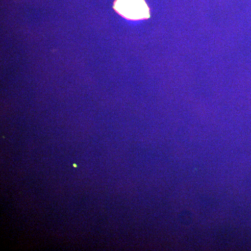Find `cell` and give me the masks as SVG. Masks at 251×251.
<instances>
[{
    "label": "cell",
    "instance_id": "6da1fadb",
    "mask_svg": "<svg viewBox=\"0 0 251 251\" xmlns=\"http://www.w3.org/2000/svg\"><path fill=\"white\" fill-rule=\"evenodd\" d=\"M115 9L128 19L140 20L149 17L148 6L144 0H117Z\"/></svg>",
    "mask_w": 251,
    "mask_h": 251
}]
</instances>
